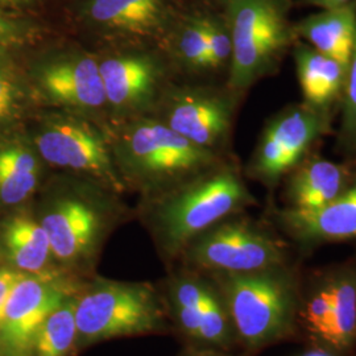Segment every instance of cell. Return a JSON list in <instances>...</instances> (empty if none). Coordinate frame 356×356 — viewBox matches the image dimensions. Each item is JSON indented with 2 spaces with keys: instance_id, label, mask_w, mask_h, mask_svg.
Segmentation results:
<instances>
[{
  "instance_id": "2",
  "label": "cell",
  "mask_w": 356,
  "mask_h": 356,
  "mask_svg": "<svg viewBox=\"0 0 356 356\" xmlns=\"http://www.w3.org/2000/svg\"><path fill=\"white\" fill-rule=\"evenodd\" d=\"M256 204L239 164L231 157L177 185L140 197L136 216L164 263H176L200 234Z\"/></svg>"
},
{
  "instance_id": "4",
  "label": "cell",
  "mask_w": 356,
  "mask_h": 356,
  "mask_svg": "<svg viewBox=\"0 0 356 356\" xmlns=\"http://www.w3.org/2000/svg\"><path fill=\"white\" fill-rule=\"evenodd\" d=\"M38 107L81 115L107 127L98 53L69 33H56L22 56Z\"/></svg>"
},
{
  "instance_id": "7",
  "label": "cell",
  "mask_w": 356,
  "mask_h": 356,
  "mask_svg": "<svg viewBox=\"0 0 356 356\" xmlns=\"http://www.w3.org/2000/svg\"><path fill=\"white\" fill-rule=\"evenodd\" d=\"M161 292L148 282L90 277L76 293L74 355L90 346L168 329Z\"/></svg>"
},
{
  "instance_id": "29",
  "label": "cell",
  "mask_w": 356,
  "mask_h": 356,
  "mask_svg": "<svg viewBox=\"0 0 356 356\" xmlns=\"http://www.w3.org/2000/svg\"><path fill=\"white\" fill-rule=\"evenodd\" d=\"M337 148L344 159L356 160V36L347 67Z\"/></svg>"
},
{
  "instance_id": "6",
  "label": "cell",
  "mask_w": 356,
  "mask_h": 356,
  "mask_svg": "<svg viewBox=\"0 0 356 356\" xmlns=\"http://www.w3.org/2000/svg\"><path fill=\"white\" fill-rule=\"evenodd\" d=\"M232 40V58L226 83L247 92L273 76L298 41L291 19L293 0H218Z\"/></svg>"
},
{
  "instance_id": "10",
  "label": "cell",
  "mask_w": 356,
  "mask_h": 356,
  "mask_svg": "<svg viewBox=\"0 0 356 356\" xmlns=\"http://www.w3.org/2000/svg\"><path fill=\"white\" fill-rule=\"evenodd\" d=\"M242 214L229 216L195 236L178 261L185 269L204 276L286 266V245L269 229Z\"/></svg>"
},
{
  "instance_id": "27",
  "label": "cell",
  "mask_w": 356,
  "mask_h": 356,
  "mask_svg": "<svg viewBox=\"0 0 356 356\" xmlns=\"http://www.w3.org/2000/svg\"><path fill=\"white\" fill-rule=\"evenodd\" d=\"M201 3L204 7V35L213 73L227 74L232 58V40L227 22L218 6Z\"/></svg>"
},
{
  "instance_id": "1",
  "label": "cell",
  "mask_w": 356,
  "mask_h": 356,
  "mask_svg": "<svg viewBox=\"0 0 356 356\" xmlns=\"http://www.w3.org/2000/svg\"><path fill=\"white\" fill-rule=\"evenodd\" d=\"M123 194L95 178L53 170L32 201L57 267L76 280L92 277L113 232L131 216Z\"/></svg>"
},
{
  "instance_id": "28",
  "label": "cell",
  "mask_w": 356,
  "mask_h": 356,
  "mask_svg": "<svg viewBox=\"0 0 356 356\" xmlns=\"http://www.w3.org/2000/svg\"><path fill=\"white\" fill-rule=\"evenodd\" d=\"M330 281L326 273L316 281L305 296H301L298 321L306 335L318 344L330 310Z\"/></svg>"
},
{
  "instance_id": "13",
  "label": "cell",
  "mask_w": 356,
  "mask_h": 356,
  "mask_svg": "<svg viewBox=\"0 0 356 356\" xmlns=\"http://www.w3.org/2000/svg\"><path fill=\"white\" fill-rule=\"evenodd\" d=\"M331 115L293 104L272 116L261 131L243 173L267 188H275L298 165L314 143L331 131Z\"/></svg>"
},
{
  "instance_id": "17",
  "label": "cell",
  "mask_w": 356,
  "mask_h": 356,
  "mask_svg": "<svg viewBox=\"0 0 356 356\" xmlns=\"http://www.w3.org/2000/svg\"><path fill=\"white\" fill-rule=\"evenodd\" d=\"M0 250L7 266L26 275L64 273L57 267L49 238L32 204L8 211L0 222Z\"/></svg>"
},
{
  "instance_id": "20",
  "label": "cell",
  "mask_w": 356,
  "mask_h": 356,
  "mask_svg": "<svg viewBox=\"0 0 356 356\" xmlns=\"http://www.w3.org/2000/svg\"><path fill=\"white\" fill-rule=\"evenodd\" d=\"M160 48L177 78L195 79L213 73L204 35V7L200 0H191Z\"/></svg>"
},
{
  "instance_id": "33",
  "label": "cell",
  "mask_w": 356,
  "mask_h": 356,
  "mask_svg": "<svg viewBox=\"0 0 356 356\" xmlns=\"http://www.w3.org/2000/svg\"><path fill=\"white\" fill-rule=\"evenodd\" d=\"M356 0H301V3L307 7H316L319 10H332L344 7Z\"/></svg>"
},
{
  "instance_id": "32",
  "label": "cell",
  "mask_w": 356,
  "mask_h": 356,
  "mask_svg": "<svg viewBox=\"0 0 356 356\" xmlns=\"http://www.w3.org/2000/svg\"><path fill=\"white\" fill-rule=\"evenodd\" d=\"M178 356H232L229 351L216 350L211 347H202V346H188Z\"/></svg>"
},
{
  "instance_id": "35",
  "label": "cell",
  "mask_w": 356,
  "mask_h": 356,
  "mask_svg": "<svg viewBox=\"0 0 356 356\" xmlns=\"http://www.w3.org/2000/svg\"><path fill=\"white\" fill-rule=\"evenodd\" d=\"M200 1H204V3H209V4H216L218 0H200Z\"/></svg>"
},
{
  "instance_id": "36",
  "label": "cell",
  "mask_w": 356,
  "mask_h": 356,
  "mask_svg": "<svg viewBox=\"0 0 356 356\" xmlns=\"http://www.w3.org/2000/svg\"><path fill=\"white\" fill-rule=\"evenodd\" d=\"M1 257H3V254H1V250H0V259H1Z\"/></svg>"
},
{
  "instance_id": "18",
  "label": "cell",
  "mask_w": 356,
  "mask_h": 356,
  "mask_svg": "<svg viewBox=\"0 0 356 356\" xmlns=\"http://www.w3.org/2000/svg\"><path fill=\"white\" fill-rule=\"evenodd\" d=\"M355 173L347 165L322 157H305L286 176L285 198L294 211H316L338 198Z\"/></svg>"
},
{
  "instance_id": "24",
  "label": "cell",
  "mask_w": 356,
  "mask_h": 356,
  "mask_svg": "<svg viewBox=\"0 0 356 356\" xmlns=\"http://www.w3.org/2000/svg\"><path fill=\"white\" fill-rule=\"evenodd\" d=\"M76 293L69 294L41 323L32 342L31 356L74 355Z\"/></svg>"
},
{
  "instance_id": "15",
  "label": "cell",
  "mask_w": 356,
  "mask_h": 356,
  "mask_svg": "<svg viewBox=\"0 0 356 356\" xmlns=\"http://www.w3.org/2000/svg\"><path fill=\"white\" fill-rule=\"evenodd\" d=\"M51 170L38 152L26 126L0 136V210L32 204Z\"/></svg>"
},
{
  "instance_id": "5",
  "label": "cell",
  "mask_w": 356,
  "mask_h": 356,
  "mask_svg": "<svg viewBox=\"0 0 356 356\" xmlns=\"http://www.w3.org/2000/svg\"><path fill=\"white\" fill-rule=\"evenodd\" d=\"M220 294L238 343L259 351L292 334L298 322L301 294L286 266L250 273L206 276Z\"/></svg>"
},
{
  "instance_id": "8",
  "label": "cell",
  "mask_w": 356,
  "mask_h": 356,
  "mask_svg": "<svg viewBox=\"0 0 356 356\" xmlns=\"http://www.w3.org/2000/svg\"><path fill=\"white\" fill-rule=\"evenodd\" d=\"M191 0H69L66 24L91 49L163 42Z\"/></svg>"
},
{
  "instance_id": "14",
  "label": "cell",
  "mask_w": 356,
  "mask_h": 356,
  "mask_svg": "<svg viewBox=\"0 0 356 356\" xmlns=\"http://www.w3.org/2000/svg\"><path fill=\"white\" fill-rule=\"evenodd\" d=\"M82 281L65 273L24 275L15 285L0 323V346L7 356H31L38 327Z\"/></svg>"
},
{
  "instance_id": "34",
  "label": "cell",
  "mask_w": 356,
  "mask_h": 356,
  "mask_svg": "<svg viewBox=\"0 0 356 356\" xmlns=\"http://www.w3.org/2000/svg\"><path fill=\"white\" fill-rule=\"evenodd\" d=\"M301 356H335V354H332L330 351H327V350H323V348H316V350H312V351H309V353H306L304 355Z\"/></svg>"
},
{
  "instance_id": "11",
  "label": "cell",
  "mask_w": 356,
  "mask_h": 356,
  "mask_svg": "<svg viewBox=\"0 0 356 356\" xmlns=\"http://www.w3.org/2000/svg\"><path fill=\"white\" fill-rule=\"evenodd\" d=\"M97 53L108 124L154 114L166 88L177 78L157 45L104 48Z\"/></svg>"
},
{
  "instance_id": "19",
  "label": "cell",
  "mask_w": 356,
  "mask_h": 356,
  "mask_svg": "<svg viewBox=\"0 0 356 356\" xmlns=\"http://www.w3.org/2000/svg\"><path fill=\"white\" fill-rule=\"evenodd\" d=\"M304 103L322 114L331 115L342 103L347 66L298 40L292 48Z\"/></svg>"
},
{
  "instance_id": "31",
  "label": "cell",
  "mask_w": 356,
  "mask_h": 356,
  "mask_svg": "<svg viewBox=\"0 0 356 356\" xmlns=\"http://www.w3.org/2000/svg\"><path fill=\"white\" fill-rule=\"evenodd\" d=\"M24 275L26 273L19 272L15 268L0 264V323L3 321L6 305L8 302L13 288Z\"/></svg>"
},
{
  "instance_id": "26",
  "label": "cell",
  "mask_w": 356,
  "mask_h": 356,
  "mask_svg": "<svg viewBox=\"0 0 356 356\" xmlns=\"http://www.w3.org/2000/svg\"><path fill=\"white\" fill-rule=\"evenodd\" d=\"M236 343V334L229 318V312L220 294L216 291V285L211 281V288L201 306L198 346L229 351Z\"/></svg>"
},
{
  "instance_id": "21",
  "label": "cell",
  "mask_w": 356,
  "mask_h": 356,
  "mask_svg": "<svg viewBox=\"0 0 356 356\" xmlns=\"http://www.w3.org/2000/svg\"><path fill=\"white\" fill-rule=\"evenodd\" d=\"M298 40L348 67L356 36V1L332 10H319L294 23Z\"/></svg>"
},
{
  "instance_id": "16",
  "label": "cell",
  "mask_w": 356,
  "mask_h": 356,
  "mask_svg": "<svg viewBox=\"0 0 356 356\" xmlns=\"http://www.w3.org/2000/svg\"><path fill=\"white\" fill-rule=\"evenodd\" d=\"M276 220L292 241L305 248L356 241V175L350 186L330 204L316 211L285 207L276 213Z\"/></svg>"
},
{
  "instance_id": "25",
  "label": "cell",
  "mask_w": 356,
  "mask_h": 356,
  "mask_svg": "<svg viewBox=\"0 0 356 356\" xmlns=\"http://www.w3.org/2000/svg\"><path fill=\"white\" fill-rule=\"evenodd\" d=\"M58 32L47 20L0 11V56H23Z\"/></svg>"
},
{
  "instance_id": "3",
  "label": "cell",
  "mask_w": 356,
  "mask_h": 356,
  "mask_svg": "<svg viewBox=\"0 0 356 356\" xmlns=\"http://www.w3.org/2000/svg\"><path fill=\"white\" fill-rule=\"evenodd\" d=\"M106 131L126 191L140 197L166 191L229 157L185 139L154 115L110 123Z\"/></svg>"
},
{
  "instance_id": "12",
  "label": "cell",
  "mask_w": 356,
  "mask_h": 356,
  "mask_svg": "<svg viewBox=\"0 0 356 356\" xmlns=\"http://www.w3.org/2000/svg\"><path fill=\"white\" fill-rule=\"evenodd\" d=\"M242 92L198 79H173L154 116L185 139L204 149L229 156V141Z\"/></svg>"
},
{
  "instance_id": "30",
  "label": "cell",
  "mask_w": 356,
  "mask_h": 356,
  "mask_svg": "<svg viewBox=\"0 0 356 356\" xmlns=\"http://www.w3.org/2000/svg\"><path fill=\"white\" fill-rule=\"evenodd\" d=\"M56 0H0V11L16 16L45 20Z\"/></svg>"
},
{
  "instance_id": "23",
  "label": "cell",
  "mask_w": 356,
  "mask_h": 356,
  "mask_svg": "<svg viewBox=\"0 0 356 356\" xmlns=\"http://www.w3.org/2000/svg\"><path fill=\"white\" fill-rule=\"evenodd\" d=\"M38 108L22 56H0V136L24 127Z\"/></svg>"
},
{
  "instance_id": "9",
  "label": "cell",
  "mask_w": 356,
  "mask_h": 356,
  "mask_svg": "<svg viewBox=\"0 0 356 356\" xmlns=\"http://www.w3.org/2000/svg\"><path fill=\"white\" fill-rule=\"evenodd\" d=\"M26 128L51 170L95 178L120 194L127 193L102 124L81 115L38 107Z\"/></svg>"
},
{
  "instance_id": "22",
  "label": "cell",
  "mask_w": 356,
  "mask_h": 356,
  "mask_svg": "<svg viewBox=\"0 0 356 356\" xmlns=\"http://www.w3.org/2000/svg\"><path fill=\"white\" fill-rule=\"evenodd\" d=\"M327 275L330 310L317 347L341 354L356 343V268L344 266Z\"/></svg>"
}]
</instances>
